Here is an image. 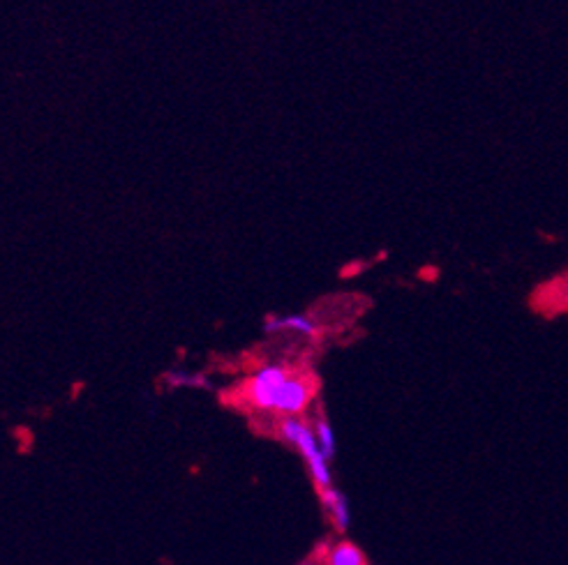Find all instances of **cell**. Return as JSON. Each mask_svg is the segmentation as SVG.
I'll list each match as a JSON object with an SVG mask.
<instances>
[{"label":"cell","instance_id":"6da1fadb","mask_svg":"<svg viewBox=\"0 0 568 565\" xmlns=\"http://www.w3.org/2000/svg\"><path fill=\"white\" fill-rule=\"evenodd\" d=\"M315 397V379L282 363H268L254 372L243 386V399L252 409L298 416Z\"/></svg>","mask_w":568,"mask_h":565},{"label":"cell","instance_id":"7a4b0ae2","mask_svg":"<svg viewBox=\"0 0 568 565\" xmlns=\"http://www.w3.org/2000/svg\"><path fill=\"white\" fill-rule=\"evenodd\" d=\"M278 432H280V439L284 443L294 446L303 455L305 464H308L310 478L317 487V492H321V489L333 487L331 466H328L331 462H328V459L324 457V452H321V448H319L315 427L308 425L305 420H301L298 416H289V418L280 420Z\"/></svg>","mask_w":568,"mask_h":565},{"label":"cell","instance_id":"3957f363","mask_svg":"<svg viewBox=\"0 0 568 565\" xmlns=\"http://www.w3.org/2000/svg\"><path fill=\"white\" fill-rule=\"evenodd\" d=\"M319 501H321V508L326 510V515L331 517L335 531L347 533L349 524H351V508H349L347 496L342 494L338 487H328L319 492Z\"/></svg>","mask_w":568,"mask_h":565},{"label":"cell","instance_id":"277c9868","mask_svg":"<svg viewBox=\"0 0 568 565\" xmlns=\"http://www.w3.org/2000/svg\"><path fill=\"white\" fill-rule=\"evenodd\" d=\"M321 565H368V559L351 540H338L321 552Z\"/></svg>","mask_w":568,"mask_h":565},{"label":"cell","instance_id":"5b68a950","mask_svg":"<svg viewBox=\"0 0 568 565\" xmlns=\"http://www.w3.org/2000/svg\"><path fill=\"white\" fill-rule=\"evenodd\" d=\"M284 330H291V333L305 335V337H315L319 330L315 326V321L305 314H287L280 316V319H266L264 323V333L268 335H280Z\"/></svg>","mask_w":568,"mask_h":565},{"label":"cell","instance_id":"8992f818","mask_svg":"<svg viewBox=\"0 0 568 565\" xmlns=\"http://www.w3.org/2000/svg\"><path fill=\"white\" fill-rule=\"evenodd\" d=\"M315 434H317V443H319V448L321 452H324V457L331 462V459L335 457V448H338V443H335V432H333V427L331 423H328L326 418H317L315 420Z\"/></svg>","mask_w":568,"mask_h":565},{"label":"cell","instance_id":"52a82bcc","mask_svg":"<svg viewBox=\"0 0 568 565\" xmlns=\"http://www.w3.org/2000/svg\"><path fill=\"white\" fill-rule=\"evenodd\" d=\"M169 381L174 383V386H206L204 379H197L194 374H169Z\"/></svg>","mask_w":568,"mask_h":565},{"label":"cell","instance_id":"ba28073f","mask_svg":"<svg viewBox=\"0 0 568 565\" xmlns=\"http://www.w3.org/2000/svg\"><path fill=\"white\" fill-rule=\"evenodd\" d=\"M298 565H321V561H317L315 556H312V559H308V561H301Z\"/></svg>","mask_w":568,"mask_h":565}]
</instances>
